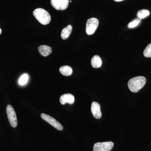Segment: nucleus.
Instances as JSON below:
<instances>
[{
	"mask_svg": "<svg viewBox=\"0 0 151 151\" xmlns=\"http://www.w3.org/2000/svg\"><path fill=\"white\" fill-rule=\"evenodd\" d=\"M146 82V78L144 76H137L130 79L128 85L130 91L133 92H137L144 87Z\"/></svg>",
	"mask_w": 151,
	"mask_h": 151,
	"instance_id": "1",
	"label": "nucleus"
},
{
	"mask_svg": "<svg viewBox=\"0 0 151 151\" xmlns=\"http://www.w3.org/2000/svg\"><path fill=\"white\" fill-rule=\"evenodd\" d=\"M33 15L40 23L43 25L48 24L51 21L50 14L44 9H35L33 12Z\"/></svg>",
	"mask_w": 151,
	"mask_h": 151,
	"instance_id": "2",
	"label": "nucleus"
},
{
	"mask_svg": "<svg viewBox=\"0 0 151 151\" xmlns=\"http://www.w3.org/2000/svg\"><path fill=\"white\" fill-rule=\"evenodd\" d=\"M99 24V21L95 18H91L87 20L86 23V31L88 35H92L97 29Z\"/></svg>",
	"mask_w": 151,
	"mask_h": 151,
	"instance_id": "3",
	"label": "nucleus"
},
{
	"mask_svg": "<svg viewBox=\"0 0 151 151\" xmlns=\"http://www.w3.org/2000/svg\"><path fill=\"white\" fill-rule=\"evenodd\" d=\"M6 113L9 122L11 126L15 128L17 126V119L16 113L12 105H9L7 106Z\"/></svg>",
	"mask_w": 151,
	"mask_h": 151,
	"instance_id": "4",
	"label": "nucleus"
},
{
	"mask_svg": "<svg viewBox=\"0 0 151 151\" xmlns=\"http://www.w3.org/2000/svg\"><path fill=\"white\" fill-rule=\"evenodd\" d=\"M114 144L112 142L95 143L93 147V151H111Z\"/></svg>",
	"mask_w": 151,
	"mask_h": 151,
	"instance_id": "5",
	"label": "nucleus"
},
{
	"mask_svg": "<svg viewBox=\"0 0 151 151\" xmlns=\"http://www.w3.org/2000/svg\"><path fill=\"white\" fill-rule=\"evenodd\" d=\"M41 117L42 119H43L45 122L50 124L51 126L54 127L57 129L60 130V131H61L63 129V127L62 125L51 116L45 114V113H42L41 115Z\"/></svg>",
	"mask_w": 151,
	"mask_h": 151,
	"instance_id": "6",
	"label": "nucleus"
},
{
	"mask_svg": "<svg viewBox=\"0 0 151 151\" xmlns=\"http://www.w3.org/2000/svg\"><path fill=\"white\" fill-rule=\"evenodd\" d=\"M51 5L57 10H65L69 4V0H51Z\"/></svg>",
	"mask_w": 151,
	"mask_h": 151,
	"instance_id": "7",
	"label": "nucleus"
},
{
	"mask_svg": "<svg viewBox=\"0 0 151 151\" xmlns=\"http://www.w3.org/2000/svg\"><path fill=\"white\" fill-rule=\"evenodd\" d=\"M91 111L94 118L99 119L102 117V113L100 111V105L97 102H94L91 105Z\"/></svg>",
	"mask_w": 151,
	"mask_h": 151,
	"instance_id": "8",
	"label": "nucleus"
},
{
	"mask_svg": "<svg viewBox=\"0 0 151 151\" xmlns=\"http://www.w3.org/2000/svg\"><path fill=\"white\" fill-rule=\"evenodd\" d=\"M74 100L75 98L74 96L70 93L63 94L61 95L60 98V102L62 105H65L66 103L71 105L74 103Z\"/></svg>",
	"mask_w": 151,
	"mask_h": 151,
	"instance_id": "9",
	"label": "nucleus"
},
{
	"mask_svg": "<svg viewBox=\"0 0 151 151\" xmlns=\"http://www.w3.org/2000/svg\"><path fill=\"white\" fill-rule=\"evenodd\" d=\"M38 51L42 55L46 57L51 54L52 50L51 47L47 45H42L39 47Z\"/></svg>",
	"mask_w": 151,
	"mask_h": 151,
	"instance_id": "10",
	"label": "nucleus"
},
{
	"mask_svg": "<svg viewBox=\"0 0 151 151\" xmlns=\"http://www.w3.org/2000/svg\"><path fill=\"white\" fill-rule=\"evenodd\" d=\"M72 30V27L71 25H68L66 27L63 29L61 33V37L63 40L67 39L69 37Z\"/></svg>",
	"mask_w": 151,
	"mask_h": 151,
	"instance_id": "11",
	"label": "nucleus"
},
{
	"mask_svg": "<svg viewBox=\"0 0 151 151\" xmlns=\"http://www.w3.org/2000/svg\"><path fill=\"white\" fill-rule=\"evenodd\" d=\"M60 73L65 76H69L73 73V70L71 67L68 65H63L60 67L59 69Z\"/></svg>",
	"mask_w": 151,
	"mask_h": 151,
	"instance_id": "12",
	"label": "nucleus"
},
{
	"mask_svg": "<svg viewBox=\"0 0 151 151\" xmlns=\"http://www.w3.org/2000/svg\"><path fill=\"white\" fill-rule=\"evenodd\" d=\"M91 64L94 68H98L102 65V61L100 57L98 55H95L92 57L91 60Z\"/></svg>",
	"mask_w": 151,
	"mask_h": 151,
	"instance_id": "13",
	"label": "nucleus"
},
{
	"mask_svg": "<svg viewBox=\"0 0 151 151\" xmlns=\"http://www.w3.org/2000/svg\"><path fill=\"white\" fill-rule=\"evenodd\" d=\"M150 14V12L148 10L142 9L139 11L137 14V16L140 19L145 18Z\"/></svg>",
	"mask_w": 151,
	"mask_h": 151,
	"instance_id": "14",
	"label": "nucleus"
},
{
	"mask_svg": "<svg viewBox=\"0 0 151 151\" xmlns=\"http://www.w3.org/2000/svg\"><path fill=\"white\" fill-rule=\"evenodd\" d=\"M29 76L27 74H24L22 76L19 80V83L20 85H25L27 83L28 80Z\"/></svg>",
	"mask_w": 151,
	"mask_h": 151,
	"instance_id": "15",
	"label": "nucleus"
},
{
	"mask_svg": "<svg viewBox=\"0 0 151 151\" xmlns=\"http://www.w3.org/2000/svg\"><path fill=\"white\" fill-rule=\"evenodd\" d=\"M141 22V19H139L137 18L134 19L133 21L131 22L128 24V27L129 28H133L137 27L138 25Z\"/></svg>",
	"mask_w": 151,
	"mask_h": 151,
	"instance_id": "16",
	"label": "nucleus"
},
{
	"mask_svg": "<svg viewBox=\"0 0 151 151\" xmlns=\"http://www.w3.org/2000/svg\"><path fill=\"white\" fill-rule=\"evenodd\" d=\"M144 56L147 58L151 57V43L149 44L144 51Z\"/></svg>",
	"mask_w": 151,
	"mask_h": 151,
	"instance_id": "17",
	"label": "nucleus"
},
{
	"mask_svg": "<svg viewBox=\"0 0 151 151\" xmlns=\"http://www.w3.org/2000/svg\"><path fill=\"white\" fill-rule=\"evenodd\" d=\"M114 1H115L116 2H120L122 1H124V0H114Z\"/></svg>",
	"mask_w": 151,
	"mask_h": 151,
	"instance_id": "18",
	"label": "nucleus"
},
{
	"mask_svg": "<svg viewBox=\"0 0 151 151\" xmlns=\"http://www.w3.org/2000/svg\"><path fill=\"white\" fill-rule=\"evenodd\" d=\"M1 32H2V30H1V28H0V35H1Z\"/></svg>",
	"mask_w": 151,
	"mask_h": 151,
	"instance_id": "19",
	"label": "nucleus"
}]
</instances>
